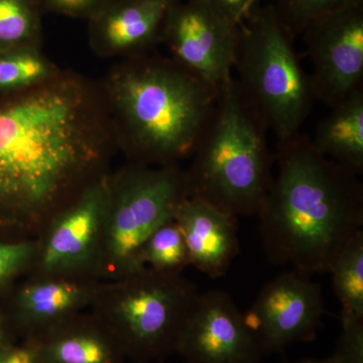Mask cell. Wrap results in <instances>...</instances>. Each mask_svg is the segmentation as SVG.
<instances>
[{
  "instance_id": "1",
  "label": "cell",
  "mask_w": 363,
  "mask_h": 363,
  "mask_svg": "<svg viewBox=\"0 0 363 363\" xmlns=\"http://www.w3.org/2000/svg\"><path fill=\"white\" fill-rule=\"evenodd\" d=\"M117 152L99 81L60 69L0 92V240H35L111 172Z\"/></svg>"
},
{
  "instance_id": "2",
  "label": "cell",
  "mask_w": 363,
  "mask_h": 363,
  "mask_svg": "<svg viewBox=\"0 0 363 363\" xmlns=\"http://www.w3.org/2000/svg\"><path fill=\"white\" fill-rule=\"evenodd\" d=\"M274 156L277 172L257 213L267 259L308 277L329 272L362 229V183L301 133L278 142Z\"/></svg>"
},
{
  "instance_id": "3",
  "label": "cell",
  "mask_w": 363,
  "mask_h": 363,
  "mask_svg": "<svg viewBox=\"0 0 363 363\" xmlns=\"http://www.w3.org/2000/svg\"><path fill=\"white\" fill-rule=\"evenodd\" d=\"M99 82L117 150L149 167L192 157L219 91L171 57L150 52L121 59Z\"/></svg>"
},
{
  "instance_id": "4",
  "label": "cell",
  "mask_w": 363,
  "mask_h": 363,
  "mask_svg": "<svg viewBox=\"0 0 363 363\" xmlns=\"http://www.w3.org/2000/svg\"><path fill=\"white\" fill-rule=\"evenodd\" d=\"M267 131L236 78L221 85L213 113L185 169L189 194L236 217L257 215L274 179Z\"/></svg>"
},
{
  "instance_id": "5",
  "label": "cell",
  "mask_w": 363,
  "mask_h": 363,
  "mask_svg": "<svg viewBox=\"0 0 363 363\" xmlns=\"http://www.w3.org/2000/svg\"><path fill=\"white\" fill-rule=\"evenodd\" d=\"M294 40L272 4L255 6L240 26L236 80L278 142L300 133L316 101Z\"/></svg>"
},
{
  "instance_id": "6",
  "label": "cell",
  "mask_w": 363,
  "mask_h": 363,
  "mask_svg": "<svg viewBox=\"0 0 363 363\" xmlns=\"http://www.w3.org/2000/svg\"><path fill=\"white\" fill-rule=\"evenodd\" d=\"M199 293L183 274L145 267L123 278L102 281L89 311L116 336L128 359L161 362L176 354Z\"/></svg>"
},
{
  "instance_id": "7",
  "label": "cell",
  "mask_w": 363,
  "mask_h": 363,
  "mask_svg": "<svg viewBox=\"0 0 363 363\" xmlns=\"http://www.w3.org/2000/svg\"><path fill=\"white\" fill-rule=\"evenodd\" d=\"M180 164L149 167L128 162L107 177V203L98 278L112 281L145 269L140 255L152 233L174 218L188 198Z\"/></svg>"
},
{
  "instance_id": "8",
  "label": "cell",
  "mask_w": 363,
  "mask_h": 363,
  "mask_svg": "<svg viewBox=\"0 0 363 363\" xmlns=\"http://www.w3.org/2000/svg\"><path fill=\"white\" fill-rule=\"evenodd\" d=\"M108 174L43 229L35 238L37 257L28 276L99 279Z\"/></svg>"
},
{
  "instance_id": "9",
  "label": "cell",
  "mask_w": 363,
  "mask_h": 363,
  "mask_svg": "<svg viewBox=\"0 0 363 363\" xmlns=\"http://www.w3.org/2000/svg\"><path fill=\"white\" fill-rule=\"evenodd\" d=\"M240 26L199 0H174L161 43L177 63L219 88L233 77Z\"/></svg>"
},
{
  "instance_id": "10",
  "label": "cell",
  "mask_w": 363,
  "mask_h": 363,
  "mask_svg": "<svg viewBox=\"0 0 363 363\" xmlns=\"http://www.w3.org/2000/svg\"><path fill=\"white\" fill-rule=\"evenodd\" d=\"M302 35L316 101L331 108L363 87V0L324 14Z\"/></svg>"
},
{
  "instance_id": "11",
  "label": "cell",
  "mask_w": 363,
  "mask_h": 363,
  "mask_svg": "<svg viewBox=\"0 0 363 363\" xmlns=\"http://www.w3.org/2000/svg\"><path fill=\"white\" fill-rule=\"evenodd\" d=\"M324 314L321 286L311 277L294 271L279 274L264 286L245 318L267 355L314 341Z\"/></svg>"
},
{
  "instance_id": "12",
  "label": "cell",
  "mask_w": 363,
  "mask_h": 363,
  "mask_svg": "<svg viewBox=\"0 0 363 363\" xmlns=\"http://www.w3.org/2000/svg\"><path fill=\"white\" fill-rule=\"evenodd\" d=\"M176 354L187 363H259L264 357L245 314L221 290L199 293Z\"/></svg>"
},
{
  "instance_id": "13",
  "label": "cell",
  "mask_w": 363,
  "mask_h": 363,
  "mask_svg": "<svg viewBox=\"0 0 363 363\" xmlns=\"http://www.w3.org/2000/svg\"><path fill=\"white\" fill-rule=\"evenodd\" d=\"M102 281L26 276L0 300L16 338L32 340L79 313L89 310Z\"/></svg>"
},
{
  "instance_id": "14",
  "label": "cell",
  "mask_w": 363,
  "mask_h": 363,
  "mask_svg": "<svg viewBox=\"0 0 363 363\" xmlns=\"http://www.w3.org/2000/svg\"><path fill=\"white\" fill-rule=\"evenodd\" d=\"M174 0H109L89 18V43L102 58L147 54L161 43Z\"/></svg>"
},
{
  "instance_id": "15",
  "label": "cell",
  "mask_w": 363,
  "mask_h": 363,
  "mask_svg": "<svg viewBox=\"0 0 363 363\" xmlns=\"http://www.w3.org/2000/svg\"><path fill=\"white\" fill-rule=\"evenodd\" d=\"M174 218L187 245L190 266L211 279L225 276L240 250L238 217L189 196Z\"/></svg>"
},
{
  "instance_id": "16",
  "label": "cell",
  "mask_w": 363,
  "mask_h": 363,
  "mask_svg": "<svg viewBox=\"0 0 363 363\" xmlns=\"http://www.w3.org/2000/svg\"><path fill=\"white\" fill-rule=\"evenodd\" d=\"M32 343L42 363H125L123 346L87 310L57 325Z\"/></svg>"
},
{
  "instance_id": "17",
  "label": "cell",
  "mask_w": 363,
  "mask_h": 363,
  "mask_svg": "<svg viewBox=\"0 0 363 363\" xmlns=\"http://www.w3.org/2000/svg\"><path fill=\"white\" fill-rule=\"evenodd\" d=\"M327 159L359 177L363 174V87L331 107L311 138Z\"/></svg>"
},
{
  "instance_id": "18",
  "label": "cell",
  "mask_w": 363,
  "mask_h": 363,
  "mask_svg": "<svg viewBox=\"0 0 363 363\" xmlns=\"http://www.w3.org/2000/svg\"><path fill=\"white\" fill-rule=\"evenodd\" d=\"M341 321L363 319V229L347 241L330 271Z\"/></svg>"
},
{
  "instance_id": "19",
  "label": "cell",
  "mask_w": 363,
  "mask_h": 363,
  "mask_svg": "<svg viewBox=\"0 0 363 363\" xmlns=\"http://www.w3.org/2000/svg\"><path fill=\"white\" fill-rule=\"evenodd\" d=\"M40 7L39 0H0V54L40 49Z\"/></svg>"
},
{
  "instance_id": "20",
  "label": "cell",
  "mask_w": 363,
  "mask_h": 363,
  "mask_svg": "<svg viewBox=\"0 0 363 363\" xmlns=\"http://www.w3.org/2000/svg\"><path fill=\"white\" fill-rule=\"evenodd\" d=\"M143 266L157 272L182 274L190 266V257L175 218L162 223L145 241L140 255Z\"/></svg>"
},
{
  "instance_id": "21",
  "label": "cell",
  "mask_w": 363,
  "mask_h": 363,
  "mask_svg": "<svg viewBox=\"0 0 363 363\" xmlns=\"http://www.w3.org/2000/svg\"><path fill=\"white\" fill-rule=\"evenodd\" d=\"M40 49L14 50L0 54V92L39 84L60 70Z\"/></svg>"
},
{
  "instance_id": "22",
  "label": "cell",
  "mask_w": 363,
  "mask_h": 363,
  "mask_svg": "<svg viewBox=\"0 0 363 363\" xmlns=\"http://www.w3.org/2000/svg\"><path fill=\"white\" fill-rule=\"evenodd\" d=\"M35 257V240H0V300L32 272Z\"/></svg>"
},
{
  "instance_id": "23",
  "label": "cell",
  "mask_w": 363,
  "mask_h": 363,
  "mask_svg": "<svg viewBox=\"0 0 363 363\" xmlns=\"http://www.w3.org/2000/svg\"><path fill=\"white\" fill-rule=\"evenodd\" d=\"M357 1L359 0H276L272 4L296 38L324 14Z\"/></svg>"
},
{
  "instance_id": "24",
  "label": "cell",
  "mask_w": 363,
  "mask_h": 363,
  "mask_svg": "<svg viewBox=\"0 0 363 363\" xmlns=\"http://www.w3.org/2000/svg\"><path fill=\"white\" fill-rule=\"evenodd\" d=\"M331 363H363V319L341 321V331L330 357Z\"/></svg>"
},
{
  "instance_id": "25",
  "label": "cell",
  "mask_w": 363,
  "mask_h": 363,
  "mask_svg": "<svg viewBox=\"0 0 363 363\" xmlns=\"http://www.w3.org/2000/svg\"><path fill=\"white\" fill-rule=\"evenodd\" d=\"M109 0H39L40 6L72 18H89Z\"/></svg>"
},
{
  "instance_id": "26",
  "label": "cell",
  "mask_w": 363,
  "mask_h": 363,
  "mask_svg": "<svg viewBox=\"0 0 363 363\" xmlns=\"http://www.w3.org/2000/svg\"><path fill=\"white\" fill-rule=\"evenodd\" d=\"M217 13L236 25H240L252 9L250 0H199Z\"/></svg>"
},
{
  "instance_id": "27",
  "label": "cell",
  "mask_w": 363,
  "mask_h": 363,
  "mask_svg": "<svg viewBox=\"0 0 363 363\" xmlns=\"http://www.w3.org/2000/svg\"><path fill=\"white\" fill-rule=\"evenodd\" d=\"M0 363H42L37 350L28 341L0 344Z\"/></svg>"
},
{
  "instance_id": "28",
  "label": "cell",
  "mask_w": 363,
  "mask_h": 363,
  "mask_svg": "<svg viewBox=\"0 0 363 363\" xmlns=\"http://www.w3.org/2000/svg\"><path fill=\"white\" fill-rule=\"evenodd\" d=\"M16 339L0 307V344L16 342Z\"/></svg>"
},
{
  "instance_id": "29",
  "label": "cell",
  "mask_w": 363,
  "mask_h": 363,
  "mask_svg": "<svg viewBox=\"0 0 363 363\" xmlns=\"http://www.w3.org/2000/svg\"><path fill=\"white\" fill-rule=\"evenodd\" d=\"M286 363H331L326 358L323 359H316V358H305V359L298 360V362H286Z\"/></svg>"
},
{
  "instance_id": "30",
  "label": "cell",
  "mask_w": 363,
  "mask_h": 363,
  "mask_svg": "<svg viewBox=\"0 0 363 363\" xmlns=\"http://www.w3.org/2000/svg\"><path fill=\"white\" fill-rule=\"evenodd\" d=\"M260 1H262V0H250V9H252V11L255 6L260 4Z\"/></svg>"
},
{
  "instance_id": "31",
  "label": "cell",
  "mask_w": 363,
  "mask_h": 363,
  "mask_svg": "<svg viewBox=\"0 0 363 363\" xmlns=\"http://www.w3.org/2000/svg\"><path fill=\"white\" fill-rule=\"evenodd\" d=\"M184 363H187V362H184Z\"/></svg>"
}]
</instances>
